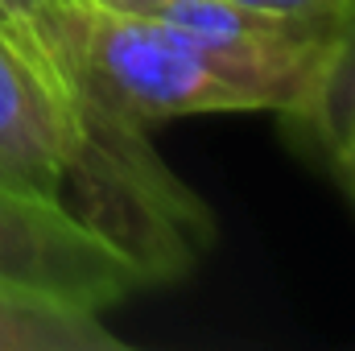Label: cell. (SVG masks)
<instances>
[{"mask_svg":"<svg viewBox=\"0 0 355 351\" xmlns=\"http://www.w3.org/2000/svg\"><path fill=\"white\" fill-rule=\"evenodd\" d=\"M248 12L277 17V21H293V25H314V29H339L343 12L352 0H232Z\"/></svg>","mask_w":355,"mask_h":351,"instance_id":"7","label":"cell"},{"mask_svg":"<svg viewBox=\"0 0 355 351\" xmlns=\"http://www.w3.org/2000/svg\"><path fill=\"white\" fill-rule=\"evenodd\" d=\"M0 285L103 314L149 277L62 203L0 182Z\"/></svg>","mask_w":355,"mask_h":351,"instance_id":"3","label":"cell"},{"mask_svg":"<svg viewBox=\"0 0 355 351\" xmlns=\"http://www.w3.org/2000/svg\"><path fill=\"white\" fill-rule=\"evenodd\" d=\"M87 54L99 103L141 132L211 112H277L293 120L327 67L322 54L252 58L99 4L91 12Z\"/></svg>","mask_w":355,"mask_h":351,"instance_id":"2","label":"cell"},{"mask_svg":"<svg viewBox=\"0 0 355 351\" xmlns=\"http://www.w3.org/2000/svg\"><path fill=\"white\" fill-rule=\"evenodd\" d=\"M289 124L327 157L355 128V0L347 4L339 29L331 37V54H327L322 79H318V87L310 95V103Z\"/></svg>","mask_w":355,"mask_h":351,"instance_id":"6","label":"cell"},{"mask_svg":"<svg viewBox=\"0 0 355 351\" xmlns=\"http://www.w3.org/2000/svg\"><path fill=\"white\" fill-rule=\"evenodd\" d=\"M91 0H0V33L46 75L75 124L67 211L137 264L149 285L186 277L211 244V211L153 153L149 132L112 116L91 79Z\"/></svg>","mask_w":355,"mask_h":351,"instance_id":"1","label":"cell"},{"mask_svg":"<svg viewBox=\"0 0 355 351\" xmlns=\"http://www.w3.org/2000/svg\"><path fill=\"white\" fill-rule=\"evenodd\" d=\"M331 166H335V178H339V186H343L347 203L355 207V128L343 137V145L331 153Z\"/></svg>","mask_w":355,"mask_h":351,"instance_id":"8","label":"cell"},{"mask_svg":"<svg viewBox=\"0 0 355 351\" xmlns=\"http://www.w3.org/2000/svg\"><path fill=\"white\" fill-rule=\"evenodd\" d=\"M0 351H128L99 310L0 285Z\"/></svg>","mask_w":355,"mask_h":351,"instance_id":"5","label":"cell"},{"mask_svg":"<svg viewBox=\"0 0 355 351\" xmlns=\"http://www.w3.org/2000/svg\"><path fill=\"white\" fill-rule=\"evenodd\" d=\"M75 170V124L46 75L0 33V178L62 203ZM67 207V203H62Z\"/></svg>","mask_w":355,"mask_h":351,"instance_id":"4","label":"cell"},{"mask_svg":"<svg viewBox=\"0 0 355 351\" xmlns=\"http://www.w3.org/2000/svg\"><path fill=\"white\" fill-rule=\"evenodd\" d=\"M0 182H4V178H0ZM8 186H12V182H8Z\"/></svg>","mask_w":355,"mask_h":351,"instance_id":"9","label":"cell"}]
</instances>
